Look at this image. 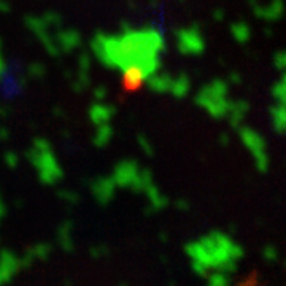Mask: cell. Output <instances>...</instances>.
<instances>
[{
    "label": "cell",
    "instance_id": "cell-38",
    "mask_svg": "<svg viewBox=\"0 0 286 286\" xmlns=\"http://www.w3.org/2000/svg\"><path fill=\"white\" fill-rule=\"evenodd\" d=\"M215 19L216 21H221V19H224V11L222 10H215Z\"/></svg>",
    "mask_w": 286,
    "mask_h": 286
},
{
    "label": "cell",
    "instance_id": "cell-44",
    "mask_svg": "<svg viewBox=\"0 0 286 286\" xmlns=\"http://www.w3.org/2000/svg\"><path fill=\"white\" fill-rule=\"evenodd\" d=\"M0 285H2V278H0Z\"/></svg>",
    "mask_w": 286,
    "mask_h": 286
},
{
    "label": "cell",
    "instance_id": "cell-33",
    "mask_svg": "<svg viewBox=\"0 0 286 286\" xmlns=\"http://www.w3.org/2000/svg\"><path fill=\"white\" fill-rule=\"evenodd\" d=\"M107 95H108V91H107V88H104V86H97V88L94 89V97H95V100L105 102Z\"/></svg>",
    "mask_w": 286,
    "mask_h": 286
},
{
    "label": "cell",
    "instance_id": "cell-1",
    "mask_svg": "<svg viewBox=\"0 0 286 286\" xmlns=\"http://www.w3.org/2000/svg\"><path fill=\"white\" fill-rule=\"evenodd\" d=\"M165 49V38L156 27L134 29L123 22L121 33L97 32L91 40V51L95 59L113 70L135 67L146 79L161 70V54Z\"/></svg>",
    "mask_w": 286,
    "mask_h": 286
},
{
    "label": "cell",
    "instance_id": "cell-7",
    "mask_svg": "<svg viewBox=\"0 0 286 286\" xmlns=\"http://www.w3.org/2000/svg\"><path fill=\"white\" fill-rule=\"evenodd\" d=\"M175 43L180 54L185 56H200L205 51V38L197 24L176 29Z\"/></svg>",
    "mask_w": 286,
    "mask_h": 286
},
{
    "label": "cell",
    "instance_id": "cell-8",
    "mask_svg": "<svg viewBox=\"0 0 286 286\" xmlns=\"http://www.w3.org/2000/svg\"><path fill=\"white\" fill-rule=\"evenodd\" d=\"M54 43L57 49H59V54H68L72 51L78 49L83 43V37L77 29L73 27H59L53 35Z\"/></svg>",
    "mask_w": 286,
    "mask_h": 286
},
{
    "label": "cell",
    "instance_id": "cell-25",
    "mask_svg": "<svg viewBox=\"0 0 286 286\" xmlns=\"http://www.w3.org/2000/svg\"><path fill=\"white\" fill-rule=\"evenodd\" d=\"M45 73H47V68H45L43 64H40V62H33V64H31L27 68V77H31L33 79L43 78Z\"/></svg>",
    "mask_w": 286,
    "mask_h": 286
},
{
    "label": "cell",
    "instance_id": "cell-23",
    "mask_svg": "<svg viewBox=\"0 0 286 286\" xmlns=\"http://www.w3.org/2000/svg\"><path fill=\"white\" fill-rule=\"evenodd\" d=\"M272 95H273V100L275 102H282V104L286 102V86H285V73L283 72L280 73L278 79L272 86Z\"/></svg>",
    "mask_w": 286,
    "mask_h": 286
},
{
    "label": "cell",
    "instance_id": "cell-19",
    "mask_svg": "<svg viewBox=\"0 0 286 286\" xmlns=\"http://www.w3.org/2000/svg\"><path fill=\"white\" fill-rule=\"evenodd\" d=\"M269 114H270V124L272 129L277 134L285 132V126H286V110L285 104L282 102H275L270 108H269Z\"/></svg>",
    "mask_w": 286,
    "mask_h": 286
},
{
    "label": "cell",
    "instance_id": "cell-6",
    "mask_svg": "<svg viewBox=\"0 0 286 286\" xmlns=\"http://www.w3.org/2000/svg\"><path fill=\"white\" fill-rule=\"evenodd\" d=\"M237 130H238V139H240V142L243 143V146L250 151L257 172L266 174L267 169H269V165H270V159H269L266 139L259 132H257L256 129L251 127V126L242 124Z\"/></svg>",
    "mask_w": 286,
    "mask_h": 286
},
{
    "label": "cell",
    "instance_id": "cell-22",
    "mask_svg": "<svg viewBox=\"0 0 286 286\" xmlns=\"http://www.w3.org/2000/svg\"><path fill=\"white\" fill-rule=\"evenodd\" d=\"M31 250H32L33 257L38 261H47L48 257L53 254V245L49 242H40L37 245H33V247H31Z\"/></svg>",
    "mask_w": 286,
    "mask_h": 286
},
{
    "label": "cell",
    "instance_id": "cell-29",
    "mask_svg": "<svg viewBox=\"0 0 286 286\" xmlns=\"http://www.w3.org/2000/svg\"><path fill=\"white\" fill-rule=\"evenodd\" d=\"M273 65H275L277 70L282 73L285 70V65H286V54H285V51H277L275 56H273Z\"/></svg>",
    "mask_w": 286,
    "mask_h": 286
},
{
    "label": "cell",
    "instance_id": "cell-3",
    "mask_svg": "<svg viewBox=\"0 0 286 286\" xmlns=\"http://www.w3.org/2000/svg\"><path fill=\"white\" fill-rule=\"evenodd\" d=\"M26 159L35 169L40 183L53 186L64 178V170L57 161V156L47 139L32 140V145L26 151Z\"/></svg>",
    "mask_w": 286,
    "mask_h": 286
},
{
    "label": "cell",
    "instance_id": "cell-31",
    "mask_svg": "<svg viewBox=\"0 0 286 286\" xmlns=\"http://www.w3.org/2000/svg\"><path fill=\"white\" fill-rule=\"evenodd\" d=\"M191 267H192V270L194 273H197L199 277H207L208 275V269L205 267L204 264H200L199 261H191Z\"/></svg>",
    "mask_w": 286,
    "mask_h": 286
},
{
    "label": "cell",
    "instance_id": "cell-35",
    "mask_svg": "<svg viewBox=\"0 0 286 286\" xmlns=\"http://www.w3.org/2000/svg\"><path fill=\"white\" fill-rule=\"evenodd\" d=\"M175 207L178 208V210H188V208H190V202H188V200H185V199H178L175 202Z\"/></svg>",
    "mask_w": 286,
    "mask_h": 286
},
{
    "label": "cell",
    "instance_id": "cell-13",
    "mask_svg": "<svg viewBox=\"0 0 286 286\" xmlns=\"http://www.w3.org/2000/svg\"><path fill=\"white\" fill-rule=\"evenodd\" d=\"M88 114H89L91 123L94 126H99V124L110 123L114 114H116V108L111 104H104V102L97 100L89 107Z\"/></svg>",
    "mask_w": 286,
    "mask_h": 286
},
{
    "label": "cell",
    "instance_id": "cell-20",
    "mask_svg": "<svg viewBox=\"0 0 286 286\" xmlns=\"http://www.w3.org/2000/svg\"><path fill=\"white\" fill-rule=\"evenodd\" d=\"M113 134H114V130H113L110 123L95 126V132H94V137H93V143H94L97 148H104V146H107L108 143L111 142Z\"/></svg>",
    "mask_w": 286,
    "mask_h": 286
},
{
    "label": "cell",
    "instance_id": "cell-41",
    "mask_svg": "<svg viewBox=\"0 0 286 286\" xmlns=\"http://www.w3.org/2000/svg\"><path fill=\"white\" fill-rule=\"evenodd\" d=\"M3 215H5V205L2 202V197H0V220H2Z\"/></svg>",
    "mask_w": 286,
    "mask_h": 286
},
{
    "label": "cell",
    "instance_id": "cell-43",
    "mask_svg": "<svg viewBox=\"0 0 286 286\" xmlns=\"http://www.w3.org/2000/svg\"><path fill=\"white\" fill-rule=\"evenodd\" d=\"M119 286H129V285H126V283H121V285H119Z\"/></svg>",
    "mask_w": 286,
    "mask_h": 286
},
{
    "label": "cell",
    "instance_id": "cell-36",
    "mask_svg": "<svg viewBox=\"0 0 286 286\" xmlns=\"http://www.w3.org/2000/svg\"><path fill=\"white\" fill-rule=\"evenodd\" d=\"M11 5L8 3V0H0V13H10Z\"/></svg>",
    "mask_w": 286,
    "mask_h": 286
},
{
    "label": "cell",
    "instance_id": "cell-34",
    "mask_svg": "<svg viewBox=\"0 0 286 286\" xmlns=\"http://www.w3.org/2000/svg\"><path fill=\"white\" fill-rule=\"evenodd\" d=\"M7 68H8V64H7V61H5V57H3V53H2V42H0V78L3 77V73L7 72Z\"/></svg>",
    "mask_w": 286,
    "mask_h": 286
},
{
    "label": "cell",
    "instance_id": "cell-4",
    "mask_svg": "<svg viewBox=\"0 0 286 286\" xmlns=\"http://www.w3.org/2000/svg\"><path fill=\"white\" fill-rule=\"evenodd\" d=\"M196 105L207 111L211 118L222 119L231 107V99H229V83L222 78H215L207 83L199 91L196 99Z\"/></svg>",
    "mask_w": 286,
    "mask_h": 286
},
{
    "label": "cell",
    "instance_id": "cell-26",
    "mask_svg": "<svg viewBox=\"0 0 286 286\" xmlns=\"http://www.w3.org/2000/svg\"><path fill=\"white\" fill-rule=\"evenodd\" d=\"M57 196H59V199L64 200L65 204H72V205L78 204L79 200V196L75 191H68V190H59L57 191Z\"/></svg>",
    "mask_w": 286,
    "mask_h": 286
},
{
    "label": "cell",
    "instance_id": "cell-15",
    "mask_svg": "<svg viewBox=\"0 0 286 286\" xmlns=\"http://www.w3.org/2000/svg\"><path fill=\"white\" fill-rule=\"evenodd\" d=\"M57 242L59 247L65 253H73L75 251V242H73V221L65 220L57 227Z\"/></svg>",
    "mask_w": 286,
    "mask_h": 286
},
{
    "label": "cell",
    "instance_id": "cell-11",
    "mask_svg": "<svg viewBox=\"0 0 286 286\" xmlns=\"http://www.w3.org/2000/svg\"><path fill=\"white\" fill-rule=\"evenodd\" d=\"M19 256L11 250H0V278H2V285L11 282V278L16 273H19Z\"/></svg>",
    "mask_w": 286,
    "mask_h": 286
},
{
    "label": "cell",
    "instance_id": "cell-10",
    "mask_svg": "<svg viewBox=\"0 0 286 286\" xmlns=\"http://www.w3.org/2000/svg\"><path fill=\"white\" fill-rule=\"evenodd\" d=\"M251 10L257 18L264 19L267 22H275L282 18L285 11V3L283 0H270L269 3H261L257 0H248Z\"/></svg>",
    "mask_w": 286,
    "mask_h": 286
},
{
    "label": "cell",
    "instance_id": "cell-42",
    "mask_svg": "<svg viewBox=\"0 0 286 286\" xmlns=\"http://www.w3.org/2000/svg\"><path fill=\"white\" fill-rule=\"evenodd\" d=\"M5 116H7V108L0 105V118H5Z\"/></svg>",
    "mask_w": 286,
    "mask_h": 286
},
{
    "label": "cell",
    "instance_id": "cell-5",
    "mask_svg": "<svg viewBox=\"0 0 286 286\" xmlns=\"http://www.w3.org/2000/svg\"><path fill=\"white\" fill-rule=\"evenodd\" d=\"M111 178L116 188H126L135 194H143V191L154 183L151 170L140 167V164L134 159H123L114 165Z\"/></svg>",
    "mask_w": 286,
    "mask_h": 286
},
{
    "label": "cell",
    "instance_id": "cell-12",
    "mask_svg": "<svg viewBox=\"0 0 286 286\" xmlns=\"http://www.w3.org/2000/svg\"><path fill=\"white\" fill-rule=\"evenodd\" d=\"M143 194H145L148 199V207L145 208V215H153L159 210H164L165 207H169V204H170L169 197L165 196L154 183H151V185L143 191Z\"/></svg>",
    "mask_w": 286,
    "mask_h": 286
},
{
    "label": "cell",
    "instance_id": "cell-32",
    "mask_svg": "<svg viewBox=\"0 0 286 286\" xmlns=\"http://www.w3.org/2000/svg\"><path fill=\"white\" fill-rule=\"evenodd\" d=\"M139 145L143 150V153L148 154V156H153V146H151V143H150V140L146 139V137L139 135Z\"/></svg>",
    "mask_w": 286,
    "mask_h": 286
},
{
    "label": "cell",
    "instance_id": "cell-37",
    "mask_svg": "<svg viewBox=\"0 0 286 286\" xmlns=\"http://www.w3.org/2000/svg\"><path fill=\"white\" fill-rule=\"evenodd\" d=\"M229 79H231L232 83H237V84L242 83V77H240V73H236V72L231 73V77H229Z\"/></svg>",
    "mask_w": 286,
    "mask_h": 286
},
{
    "label": "cell",
    "instance_id": "cell-16",
    "mask_svg": "<svg viewBox=\"0 0 286 286\" xmlns=\"http://www.w3.org/2000/svg\"><path fill=\"white\" fill-rule=\"evenodd\" d=\"M172 77L170 73H165L158 70L156 73H153V75L146 79V84L148 88H150L153 93L156 94H169L170 93V86H172Z\"/></svg>",
    "mask_w": 286,
    "mask_h": 286
},
{
    "label": "cell",
    "instance_id": "cell-2",
    "mask_svg": "<svg viewBox=\"0 0 286 286\" xmlns=\"http://www.w3.org/2000/svg\"><path fill=\"white\" fill-rule=\"evenodd\" d=\"M186 254L191 261H199L208 270H218L222 262L229 259L240 261L245 256V250L242 245L236 243L226 232L213 229L205 234L196 242H190L185 245Z\"/></svg>",
    "mask_w": 286,
    "mask_h": 286
},
{
    "label": "cell",
    "instance_id": "cell-17",
    "mask_svg": "<svg viewBox=\"0 0 286 286\" xmlns=\"http://www.w3.org/2000/svg\"><path fill=\"white\" fill-rule=\"evenodd\" d=\"M146 78L143 77V73L135 67H127L123 70V89L127 93H134V91L140 89L145 84Z\"/></svg>",
    "mask_w": 286,
    "mask_h": 286
},
{
    "label": "cell",
    "instance_id": "cell-27",
    "mask_svg": "<svg viewBox=\"0 0 286 286\" xmlns=\"http://www.w3.org/2000/svg\"><path fill=\"white\" fill-rule=\"evenodd\" d=\"M262 257H264L267 262H277L278 261V250L275 245H266V247L262 248Z\"/></svg>",
    "mask_w": 286,
    "mask_h": 286
},
{
    "label": "cell",
    "instance_id": "cell-30",
    "mask_svg": "<svg viewBox=\"0 0 286 286\" xmlns=\"http://www.w3.org/2000/svg\"><path fill=\"white\" fill-rule=\"evenodd\" d=\"M3 159H5V164H7L10 169H15L16 165L19 164V156L16 153H13V151H7V153H5V158Z\"/></svg>",
    "mask_w": 286,
    "mask_h": 286
},
{
    "label": "cell",
    "instance_id": "cell-24",
    "mask_svg": "<svg viewBox=\"0 0 286 286\" xmlns=\"http://www.w3.org/2000/svg\"><path fill=\"white\" fill-rule=\"evenodd\" d=\"M207 277H208V286H231V278L224 272L216 270L215 273Z\"/></svg>",
    "mask_w": 286,
    "mask_h": 286
},
{
    "label": "cell",
    "instance_id": "cell-18",
    "mask_svg": "<svg viewBox=\"0 0 286 286\" xmlns=\"http://www.w3.org/2000/svg\"><path fill=\"white\" fill-rule=\"evenodd\" d=\"M191 91V78L186 73H180L172 78V86H170V93L175 99H185Z\"/></svg>",
    "mask_w": 286,
    "mask_h": 286
},
{
    "label": "cell",
    "instance_id": "cell-14",
    "mask_svg": "<svg viewBox=\"0 0 286 286\" xmlns=\"http://www.w3.org/2000/svg\"><path fill=\"white\" fill-rule=\"evenodd\" d=\"M248 111H250V104L247 100H232L231 107H229V111L226 114L231 127L238 129L243 124V119L248 114Z\"/></svg>",
    "mask_w": 286,
    "mask_h": 286
},
{
    "label": "cell",
    "instance_id": "cell-39",
    "mask_svg": "<svg viewBox=\"0 0 286 286\" xmlns=\"http://www.w3.org/2000/svg\"><path fill=\"white\" fill-rule=\"evenodd\" d=\"M8 139V130L7 127H2V130H0V140H7Z\"/></svg>",
    "mask_w": 286,
    "mask_h": 286
},
{
    "label": "cell",
    "instance_id": "cell-21",
    "mask_svg": "<svg viewBox=\"0 0 286 286\" xmlns=\"http://www.w3.org/2000/svg\"><path fill=\"white\" fill-rule=\"evenodd\" d=\"M231 33H232V37L237 43L245 45V43H248L250 38H251V27H250L248 22H245V21L232 22L231 24Z\"/></svg>",
    "mask_w": 286,
    "mask_h": 286
},
{
    "label": "cell",
    "instance_id": "cell-28",
    "mask_svg": "<svg viewBox=\"0 0 286 286\" xmlns=\"http://www.w3.org/2000/svg\"><path fill=\"white\" fill-rule=\"evenodd\" d=\"M110 253V248L107 247V245H95L89 250V254L91 257H95V259H100V257H105Z\"/></svg>",
    "mask_w": 286,
    "mask_h": 286
},
{
    "label": "cell",
    "instance_id": "cell-9",
    "mask_svg": "<svg viewBox=\"0 0 286 286\" xmlns=\"http://www.w3.org/2000/svg\"><path fill=\"white\" fill-rule=\"evenodd\" d=\"M89 190L95 202L105 207L113 200L114 194H116V185L111 176H97L89 185Z\"/></svg>",
    "mask_w": 286,
    "mask_h": 286
},
{
    "label": "cell",
    "instance_id": "cell-40",
    "mask_svg": "<svg viewBox=\"0 0 286 286\" xmlns=\"http://www.w3.org/2000/svg\"><path fill=\"white\" fill-rule=\"evenodd\" d=\"M220 140H221V143H222V145H227V143H229V135L227 134H222L221 137H220Z\"/></svg>",
    "mask_w": 286,
    "mask_h": 286
}]
</instances>
